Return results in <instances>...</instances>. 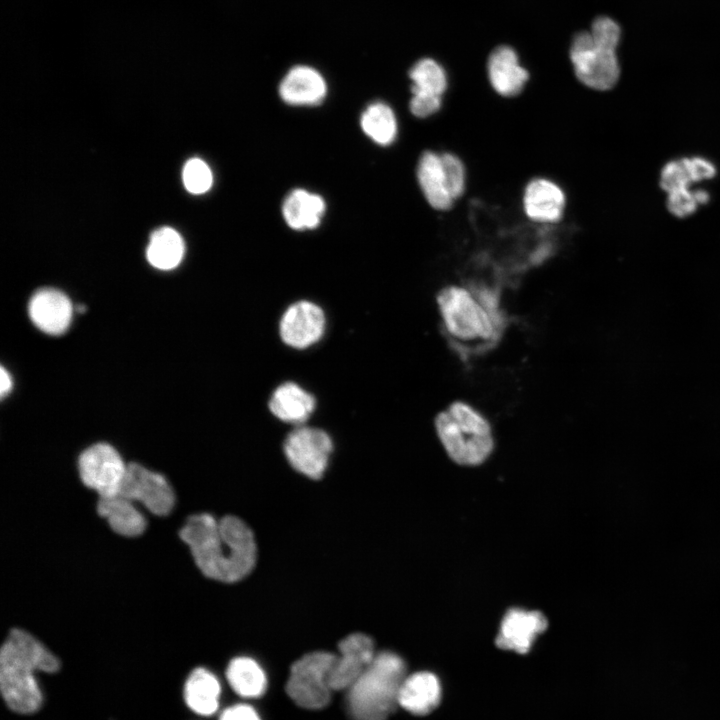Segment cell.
I'll list each match as a JSON object with an SVG mask.
<instances>
[{
  "instance_id": "6da1fadb",
  "label": "cell",
  "mask_w": 720,
  "mask_h": 720,
  "mask_svg": "<svg viewBox=\"0 0 720 720\" xmlns=\"http://www.w3.org/2000/svg\"><path fill=\"white\" fill-rule=\"evenodd\" d=\"M179 536L208 578L236 582L255 566L257 548L253 532L236 516L216 519L209 513L194 514L186 520Z\"/></svg>"
},
{
  "instance_id": "7a4b0ae2",
  "label": "cell",
  "mask_w": 720,
  "mask_h": 720,
  "mask_svg": "<svg viewBox=\"0 0 720 720\" xmlns=\"http://www.w3.org/2000/svg\"><path fill=\"white\" fill-rule=\"evenodd\" d=\"M442 331L462 356L485 353L498 344L505 316L496 292L480 285H448L436 296Z\"/></svg>"
},
{
  "instance_id": "3957f363",
  "label": "cell",
  "mask_w": 720,
  "mask_h": 720,
  "mask_svg": "<svg viewBox=\"0 0 720 720\" xmlns=\"http://www.w3.org/2000/svg\"><path fill=\"white\" fill-rule=\"evenodd\" d=\"M58 658L38 639L22 629H13L0 651V688L7 706L14 712L31 714L42 705L36 671L53 673Z\"/></svg>"
},
{
  "instance_id": "277c9868",
  "label": "cell",
  "mask_w": 720,
  "mask_h": 720,
  "mask_svg": "<svg viewBox=\"0 0 720 720\" xmlns=\"http://www.w3.org/2000/svg\"><path fill=\"white\" fill-rule=\"evenodd\" d=\"M406 677L403 659L390 651L375 655L361 676L347 689L350 720H386L398 705Z\"/></svg>"
},
{
  "instance_id": "5b68a950",
  "label": "cell",
  "mask_w": 720,
  "mask_h": 720,
  "mask_svg": "<svg viewBox=\"0 0 720 720\" xmlns=\"http://www.w3.org/2000/svg\"><path fill=\"white\" fill-rule=\"evenodd\" d=\"M434 426L447 455L457 464L479 465L494 449L489 420L465 401H454L441 410L434 419Z\"/></svg>"
},
{
  "instance_id": "8992f818",
  "label": "cell",
  "mask_w": 720,
  "mask_h": 720,
  "mask_svg": "<svg viewBox=\"0 0 720 720\" xmlns=\"http://www.w3.org/2000/svg\"><path fill=\"white\" fill-rule=\"evenodd\" d=\"M620 34L614 20L601 16L594 20L590 32L574 37L570 59L577 78L587 87L605 91L617 83L620 68L616 48Z\"/></svg>"
},
{
  "instance_id": "52a82bcc",
  "label": "cell",
  "mask_w": 720,
  "mask_h": 720,
  "mask_svg": "<svg viewBox=\"0 0 720 720\" xmlns=\"http://www.w3.org/2000/svg\"><path fill=\"white\" fill-rule=\"evenodd\" d=\"M716 175L715 165L703 157H686L667 162L661 170L660 186L667 193V208L676 217L684 218L695 213L700 205L708 203L707 191L690 187Z\"/></svg>"
},
{
  "instance_id": "ba28073f",
  "label": "cell",
  "mask_w": 720,
  "mask_h": 720,
  "mask_svg": "<svg viewBox=\"0 0 720 720\" xmlns=\"http://www.w3.org/2000/svg\"><path fill=\"white\" fill-rule=\"evenodd\" d=\"M336 655L326 651L308 653L294 662L286 685L289 697L305 709H321L330 701L328 676Z\"/></svg>"
},
{
  "instance_id": "9c48e42d",
  "label": "cell",
  "mask_w": 720,
  "mask_h": 720,
  "mask_svg": "<svg viewBox=\"0 0 720 720\" xmlns=\"http://www.w3.org/2000/svg\"><path fill=\"white\" fill-rule=\"evenodd\" d=\"M127 465L118 451L107 443L88 447L78 459L82 482L96 491L99 497L119 494Z\"/></svg>"
},
{
  "instance_id": "30bf717a",
  "label": "cell",
  "mask_w": 720,
  "mask_h": 720,
  "mask_svg": "<svg viewBox=\"0 0 720 720\" xmlns=\"http://www.w3.org/2000/svg\"><path fill=\"white\" fill-rule=\"evenodd\" d=\"M332 449L329 435L313 427H297L284 442V453L290 465L311 479L323 476Z\"/></svg>"
},
{
  "instance_id": "8fae6325",
  "label": "cell",
  "mask_w": 720,
  "mask_h": 720,
  "mask_svg": "<svg viewBox=\"0 0 720 720\" xmlns=\"http://www.w3.org/2000/svg\"><path fill=\"white\" fill-rule=\"evenodd\" d=\"M119 494L141 503L157 516L168 515L175 505V494L168 480L138 463L127 465Z\"/></svg>"
},
{
  "instance_id": "7c38bea8",
  "label": "cell",
  "mask_w": 720,
  "mask_h": 720,
  "mask_svg": "<svg viewBox=\"0 0 720 720\" xmlns=\"http://www.w3.org/2000/svg\"><path fill=\"white\" fill-rule=\"evenodd\" d=\"M339 656L330 670L331 690L348 689L373 661L376 653L373 640L366 634L353 633L340 641Z\"/></svg>"
},
{
  "instance_id": "4fadbf2b",
  "label": "cell",
  "mask_w": 720,
  "mask_h": 720,
  "mask_svg": "<svg viewBox=\"0 0 720 720\" xmlns=\"http://www.w3.org/2000/svg\"><path fill=\"white\" fill-rule=\"evenodd\" d=\"M325 329V316L314 303L299 301L292 304L280 321V335L287 345L303 349L317 342Z\"/></svg>"
},
{
  "instance_id": "5bb4252c",
  "label": "cell",
  "mask_w": 720,
  "mask_h": 720,
  "mask_svg": "<svg viewBox=\"0 0 720 720\" xmlns=\"http://www.w3.org/2000/svg\"><path fill=\"white\" fill-rule=\"evenodd\" d=\"M547 626V619L542 613L511 608L502 619L496 645L501 649L526 654Z\"/></svg>"
},
{
  "instance_id": "9a60e30c",
  "label": "cell",
  "mask_w": 720,
  "mask_h": 720,
  "mask_svg": "<svg viewBox=\"0 0 720 720\" xmlns=\"http://www.w3.org/2000/svg\"><path fill=\"white\" fill-rule=\"evenodd\" d=\"M28 313L33 324L46 334L64 333L72 320L70 299L54 288H42L31 297Z\"/></svg>"
},
{
  "instance_id": "2e32d148",
  "label": "cell",
  "mask_w": 720,
  "mask_h": 720,
  "mask_svg": "<svg viewBox=\"0 0 720 720\" xmlns=\"http://www.w3.org/2000/svg\"><path fill=\"white\" fill-rule=\"evenodd\" d=\"M327 84L319 71L308 65L292 67L282 78L279 95L287 104L316 105L323 101Z\"/></svg>"
},
{
  "instance_id": "e0dca14e",
  "label": "cell",
  "mask_w": 720,
  "mask_h": 720,
  "mask_svg": "<svg viewBox=\"0 0 720 720\" xmlns=\"http://www.w3.org/2000/svg\"><path fill=\"white\" fill-rule=\"evenodd\" d=\"M523 208L526 215L535 222L554 223L559 221L563 214L565 195L552 181L537 178L525 188Z\"/></svg>"
},
{
  "instance_id": "ac0fdd59",
  "label": "cell",
  "mask_w": 720,
  "mask_h": 720,
  "mask_svg": "<svg viewBox=\"0 0 720 720\" xmlns=\"http://www.w3.org/2000/svg\"><path fill=\"white\" fill-rule=\"evenodd\" d=\"M441 694V684L435 674L417 672L403 680L398 705L414 715H426L439 705Z\"/></svg>"
},
{
  "instance_id": "d6986e66",
  "label": "cell",
  "mask_w": 720,
  "mask_h": 720,
  "mask_svg": "<svg viewBox=\"0 0 720 720\" xmlns=\"http://www.w3.org/2000/svg\"><path fill=\"white\" fill-rule=\"evenodd\" d=\"M488 76L498 94L510 97L522 91L528 72L519 64L517 54L511 47L500 46L490 54Z\"/></svg>"
},
{
  "instance_id": "ffe728a7",
  "label": "cell",
  "mask_w": 720,
  "mask_h": 720,
  "mask_svg": "<svg viewBox=\"0 0 720 720\" xmlns=\"http://www.w3.org/2000/svg\"><path fill=\"white\" fill-rule=\"evenodd\" d=\"M134 503L121 494L99 497L97 511L115 533L135 537L146 529V519Z\"/></svg>"
},
{
  "instance_id": "44dd1931",
  "label": "cell",
  "mask_w": 720,
  "mask_h": 720,
  "mask_svg": "<svg viewBox=\"0 0 720 720\" xmlns=\"http://www.w3.org/2000/svg\"><path fill=\"white\" fill-rule=\"evenodd\" d=\"M417 179L428 203L437 210H448L453 204L440 154L424 152L418 162Z\"/></svg>"
},
{
  "instance_id": "7402d4cb",
  "label": "cell",
  "mask_w": 720,
  "mask_h": 720,
  "mask_svg": "<svg viewBox=\"0 0 720 720\" xmlns=\"http://www.w3.org/2000/svg\"><path fill=\"white\" fill-rule=\"evenodd\" d=\"M314 408V397L292 382L277 387L269 401V409L274 416L294 425L304 423Z\"/></svg>"
},
{
  "instance_id": "603a6c76",
  "label": "cell",
  "mask_w": 720,
  "mask_h": 720,
  "mask_svg": "<svg viewBox=\"0 0 720 720\" xmlns=\"http://www.w3.org/2000/svg\"><path fill=\"white\" fill-rule=\"evenodd\" d=\"M324 199L304 189H295L285 198L282 214L289 227L294 230L314 229L325 212Z\"/></svg>"
},
{
  "instance_id": "cb8c5ba5",
  "label": "cell",
  "mask_w": 720,
  "mask_h": 720,
  "mask_svg": "<svg viewBox=\"0 0 720 720\" xmlns=\"http://www.w3.org/2000/svg\"><path fill=\"white\" fill-rule=\"evenodd\" d=\"M221 687L216 676L209 670L198 667L188 676L184 685V699L195 713L209 716L219 706Z\"/></svg>"
},
{
  "instance_id": "d4e9b609",
  "label": "cell",
  "mask_w": 720,
  "mask_h": 720,
  "mask_svg": "<svg viewBox=\"0 0 720 720\" xmlns=\"http://www.w3.org/2000/svg\"><path fill=\"white\" fill-rule=\"evenodd\" d=\"M185 251L181 235L171 227L155 230L149 239L146 256L149 263L160 270H171L183 259Z\"/></svg>"
},
{
  "instance_id": "484cf974",
  "label": "cell",
  "mask_w": 720,
  "mask_h": 720,
  "mask_svg": "<svg viewBox=\"0 0 720 720\" xmlns=\"http://www.w3.org/2000/svg\"><path fill=\"white\" fill-rule=\"evenodd\" d=\"M232 689L243 697H259L266 689L265 673L259 664L249 657L232 659L226 670Z\"/></svg>"
},
{
  "instance_id": "4316f807",
  "label": "cell",
  "mask_w": 720,
  "mask_h": 720,
  "mask_svg": "<svg viewBox=\"0 0 720 720\" xmlns=\"http://www.w3.org/2000/svg\"><path fill=\"white\" fill-rule=\"evenodd\" d=\"M360 123L364 133L377 144L389 145L396 138V117L385 103L375 102L367 106L361 115Z\"/></svg>"
},
{
  "instance_id": "83f0119b",
  "label": "cell",
  "mask_w": 720,
  "mask_h": 720,
  "mask_svg": "<svg viewBox=\"0 0 720 720\" xmlns=\"http://www.w3.org/2000/svg\"><path fill=\"white\" fill-rule=\"evenodd\" d=\"M412 93H423L441 97L447 88V77L443 68L433 59L417 61L409 71Z\"/></svg>"
},
{
  "instance_id": "f1b7e54d",
  "label": "cell",
  "mask_w": 720,
  "mask_h": 720,
  "mask_svg": "<svg viewBox=\"0 0 720 720\" xmlns=\"http://www.w3.org/2000/svg\"><path fill=\"white\" fill-rule=\"evenodd\" d=\"M182 180L188 192L203 194L212 186L213 175L205 161L200 158H191L183 167Z\"/></svg>"
},
{
  "instance_id": "f546056e",
  "label": "cell",
  "mask_w": 720,
  "mask_h": 720,
  "mask_svg": "<svg viewBox=\"0 0 720 720\" xmlns=\"http://www.w3.org/2000/svg\"><path fill=\"white\" fill-rule=\"evenodd\" d=\"M448 189L453 200L460 197L465 187V169L461 160L451 153L440 154Z\"/></svg>"
},
{
  "instance_id": "4dcf8cb0",
  "label": "cell",
  "mask_w": 720,
  "mask_h": 720,
  "mask_svg": "<svg viewBox=\"0 0 720 720\" xmlns=\"http://www.w3.org/2000/svg\"><path fill=\"white\" fill-rule=\"evenodd\" d=\"M409 107L416 117H428L440 109L441 97L414 92Z\"/></svg>"
},
{
  "instance_id": "1f68e13d",
  "label": "cell",
  "mask_w": 720,
  "mask_h": 720,
  "mask_svg": "<svg viewBox=\"0 0 720 720\" xmlns=\"http://www.w3.org/2000/svg\"><path fill=\"white\" fill-rule=\"evenodd\" d=\"M219 720H261L257 712L248 705L238 704L225 709Z\"/></svg>"
},
{
  "instance_id": "d6a6232c",
  "label": "cell",
  "mask_w": 720,
  "mask_h": 720,
  "mask_svg": "<svg viewBox=\"0 0 720 720\" xmlns=\"http://www.w3.org/2000/svg\"><path fill=\"white\" fill-rule=\"evenodd\" d=\"M11 388H12L11 376L4 367H1V372H0V394H1V396L4 397L6 394H8L10 392Z\"/></svg>"
}]
</instances>
